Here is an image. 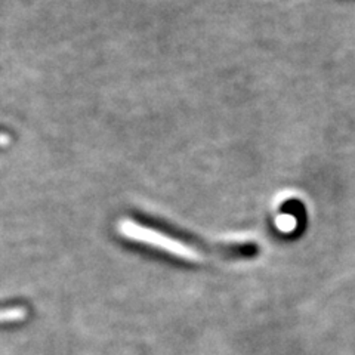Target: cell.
Returning a JSON list of instances; mask_svg holds the SVG:
<instances>
[{"label":"cell","mask_w":355,"mask_h":355,"mask_svg":"<svg viewBox=\"0 0 355 355\" xmlns=\"http://www.w3.org/2000/svg\"><path fill=\"white\" fill-rule=\"evenodd\" d=\"M117 230L121 239L185 262L252 258L258 249L250 243L209 244L144 216L123 218L119 222Z\"/></svg>","instance_id":"1"}]
</instances>
